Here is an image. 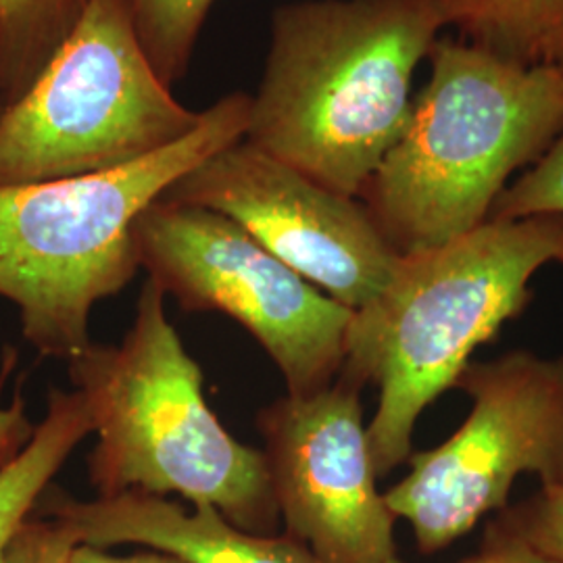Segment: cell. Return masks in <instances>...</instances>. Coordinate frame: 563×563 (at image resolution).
<instances>
[{
    "instance_id": "obj_10",
    "label": "cell",
    "mask_w": 563,
    "mask_h": 563,
    "mask_svg": "<svg viewBox=\"0 0 563 563\" xmlns=\"http://www.w3.org/2000/svg\"><path fill=\"white\" fill-rule=\"evenodd\" d=\"M362 386L342 376L263 407L257 426L286 534L323 563H402L376 486Z\"/></svg>"
},
{
    "instance_id": "obj_7",
    "label": "cell",
    "mask_w": 563,
    "mask_h": 563,
    "mask_svg": "<svg viewBox=\"0 0 563 563\" xmlns=\"http://www.w3.org/2000/svg\"><path fill=\"white\" fill-rule=\"evenodd\" d=\"M142 269L186 311H220L262 344L288 395L336 380L353 309L323 295L239 223L197 205L159 199L134 225Z\"/></svg>"
},
{
    "instance_id": "obj_22",
    "label": "cell",
    "mask_w": 563,
    "mask_h": 563,
    "mask_svg": "<svg viewBox=\"0 0 563 563\" xmlns=\"http://www.w3.org/2000/svg\"><path fill=\"white\" fill-rule=\"evenodd\" d=\"M541 63H547V65H551L558 74H560V78L563 80V30L551 41V44L547 46V51H544V57Z\"/></svg>"
},
{
    "instance_id": "obj_18",
    "label": "cell",
    "mask_w": 563,
    "mask_h": 563,
    "mask_svg": "<svg viewBox=\"0 0 563 563\" xmlns=\"http://www.w3.org/2000/svg\"><path fill=\"white\" fill-rule=\"evenodd\" d=\"M71 530L55 518H27L13 534L0 563H69L76 549Z\"/></svg>"
},
{
    "instance_id": "obj_17",
    "label": "cell",
    "mask_w": 563,
    "mask_h": 563,
    "mask_svg": "<svg viewBox=\"0 0 563 563\" xmlns=\"http://www.w3.org/2000/svg\"><path fill=\"white\" fill-rule=\"evenodd\" d=\"M499 520L534 549L563 563V486L543 488L532 499L505 509Z\"/></svg>"
},
{
    "instance_id": "obj_21",
    "label": "cell",
    "mask_w": 563,
    "mask_h": 563,
    "mask_svg": "<svg viewBox=\"0 0 563 563\" xmlns=\"http://www.w3.org/2000/svg\"><path fill=\"white\" fill-rule=\"evenodd\" d=\"M69 563H190L181 560L174 553L167 551H159V549H148L134 553V555H125V558H118L107 553L104 549L99 547H90V544H76V549L71 551V560Z\"/></svg>"
},
{
    "instance_id": "obj_11",
    "label": "cell",
    "mask_w": 563,
    "mask_h": 563,
    "mask_svg": "<svg viewBox=\"0 0 563 563\" xmlns=\"http://www.w3.org/2000/svg\"><path fill=\"white\" fill-rule=\"evenodd\" d=\"M46 516L90 547L142 544L190 563H323L292 537L255 534L228 522L211 505H181L146 493L78 501L53 493Z\"/></svg>"
},
{
    "instance_id": "obj_16",
    "label": "cell",
    "mask_w": 563,
    "mask_h": 563,
    "mask_svg": "<svg viewBox=\"0 0 563 563\" xmlns=\"http://www.w3.org/2000/svg\"><path fill=\"white\" fill-rule=\"evenodd\" d=\"M532 216H563V128L532 169L499 195L488 220H522Z\"/></svg>"
},
{
    "instance_id": "obj_20",
    "label": "cell",
    "mask_w": 563,
    "mask_h": 563,
    "mask_svg": "<svg viewBox=\"0 0 563 563\" xmlns=\"http://www.w3.org/2000/svg\"><path fill=\"white\" fill-rule=\"evenodd\" d=\"M465 563H560L544 555L528 541L505 526L501 520L488 523L478 555Z\"/></svg>"
},
{
    "instance_id": "obj_1",
    "label": "cell",
    "mask_w": 563,
    "mask_h": 563,
    "mask_svg": "<svg viewBox=\"0 0 563 563\" xmlns=\"http://www.w3.org/2000/svg\"><path fill=\"white\" fill-rule=\"evenodd\" d=\"M443 27L428 0L282 4L244 141L360 199L411 121V81Z\"/></svg>"
},
{
    "instance_id": "obj_13",
    "label": "cell",
    "mask_w": 563,
    "mask_h": 563,
    "mask_svg": "<svg viewBox=\"0 0 563 563\" xmlns=\"http://www.w3.org/2000/svg\"><path fill=\"white\" fill-rule=\"evenodd\" d=\"M467 42L518 63H541L563 30V0H428Z\"/></svg>"
},
{
    "instance_id": "obj_14",
    "label": "cell",
    "mask_w": 563,
    "mask_h": 563,
    "mask_svg": "<svg viewBox=\"0 0 563 563\" xmlns=\"http://www.w3.org/2000/svg\"><path fill=\"white\" fill-rule=\"evenodd\" d=\"M90 0H0V104L7 107L38 78Z\"/></svg>"
},
{
    "instance_id": "obj_23",
    "label": "cell",
    "mask_w": 563,
    "mask_h": 563,
    "mask_svg": "<svg viewBox=\"0 0 563 563\" xmlns=\"http://www.w3.org/2000/svg\"><path fill=\"white\" fill-rule=\"evenodd\" d=\"M0 111H2V104H0Z\"/></svg>"
},
{
    "instance_id": "obj_9",
    "label": "cell",
    "mask_w": 563,
    "mask_h": 563,
    "mask_svg": "<svg viewBox=\"0 0 563 563\" xmlns=\"http://www.w3.org/2000/svg\"><path fill=\"white\" fill-rule=\"evenodd\" d=\"M163 199L239 223L276 260L353 311L383 292L401 262L360 199L325 188L244 139L199 163Z\"/></svg>"
},
{
    "instance_id": "obj_12",
    "label": "cell",
    "mask_w": 563,
    "mask_h": 563,
    "mask_svg": "<svg viewBox=\"0 0 563 563\" xmlns=\"http://www.w3.org/2000/svg\"><path fill=\"white\" fill-rule=\"evenodd\" d=\"M90 432L92 418L80 390L53 388L46 416L34 428L32 439L0 467V560L63 463Z\"/></svg>"
},
{
    "instance_id": "obj_6",
    "label": "cell",
    "mask_w": 563,
    "mask_h": 563,
    "mask_svg": "<svg viewBox=\"0 0 563 563\" xmlns=\"http://www.w3.org/2000/svg\"><path fill=\"white\" fill-rule=\"evenodd\" d=\"M201 120L146 57L123 0H90L38 78L0 111V186L118 169Z\"/></svg>"
},
{
    "instance_id": "obj_4",
    "label": "cell",
    "mask_w": 563,
    "mask_h": 563,
    "mask_svg": "<svg viewBox=\"0 0 563 563\" xmlns=\"http://www.w3.org/2000/svg\"><path fill=\"white\" fill-rule=\"evenodd\" d=\"M99 441L88 476L99 497L176 493L246 532L274 534L280 511L265 453L236 441L202 395V372L167 320L165 292L144 282L120 344L69 360Z\"/></svg>"
},
{
    "instance_id": "obj_5",
    "label": "cell",
    "mask_w": 563,
    "mask_h": 563,
    "mask_svg": "<svg viewBox=\"0 0 563 563\" xmlns=\"http://www.w3.org/2000/svg\"><path fill=\"white\" fill-rule=\"evenodd\" d=\"M251 95L230 92L202 111L186 139L101 174L0 186V297L20 309L21 332L42 357L74 360L90 339L97 302L141 269L142 211L249 128Z\"/></svg>"
},
{
    "instance_id": "obj_2",
    "label": "cell",
    "mask_w": 563,
    "mask_h": 563,
    "mask_svg": "<svg viewBox=\"0 0 563 563\" xmlns=\"http://www.w3.org/2000/svg\"><path fill=\"white\" fill-rule=\"evenodd\" d=\"M549 263H563V216L486 220L441 246L401 255L383 292L353 311L339 376L378 386L367 423L378 476L409 460L423 409L522 313L530 280Z\"/></svg>"
},
{
    "instance_id": "obj_3",
    "label": "cell",
    "mask_w": 563,
    "mask_h": 563,
    "mask_svg": "<svg viewBox=\"0 0 563 563\" xmlns=\"http://www.w3.org/2000/svg\"><path fill=\"white\" fill-rule=\"evenodd\" d=\"M428 59L432 74L405 134L360 195L399 255L486 222L514 172L563 128V80L551 65L443 38Z\"/></svg>"
},
{
    "instance_id": "obj_19",
    "label": "cell",
    "mask_w": 563,
    "mask_h": 563,
    "mask_svg": "<svg viewBox=\"0 0 563 563\" xmlns=\"http://www.w3.org/2000/svg\"><path fill=\"white\" fill-rule=\"evenodd\" d=\"M13 365H15V351H7L2 372H0V395H2V386L7 383ZM25 409L27 407H25V399L21 395V388L15 390V397L9 407L0 405V467L11 462L34 434L36 426L27 420Z\"/></svg>"
},
{
    "instance_id": "obj_15",
    "label": "cell",
    "mask_w": 563,
    "mask_h": 563,
    "mask_svg": "<svg viewBox=\"0 0 563 563\" xmlns=\"http://www.w3.org/2000/svg\"><path fill=\"white\" fill-rule=\"evenodd\" d=\"M216 0H123L146 57L167 86L186 76Z\"/></svg>"
},
{
    "instance_id": "obj_8",
    "label": "cell",
    "mask_w": 563,
    "mask_h": 563,
    "mask_svg": "<svg viewBox=\"0 0 563 563\" xmlns=\"http://www.w3.org/2000/svg\"><path fill=\"white\" fill-rule=\"evenodd\" d=\"M455 386L472 397L467 420L443 444L411 453V472L384 493L423 555L505 509L520 474H537L543 488L563 486V357L511 351L467 363Z\"/></svg>"
}]
</instances>
